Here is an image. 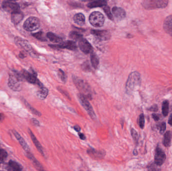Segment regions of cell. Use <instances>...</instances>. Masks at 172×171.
<instances>
[{"instance_id": "8fae6325", "label": "cell", "mask_w": 172, "mask_h": 171, "mask_svg": "<svg viewBox=\"0 0 172 171\" xmlns=\"http://www.w3.org/2000/svg\"><path fill=\"white\" fill-rule=\"evenodd\" d=\"M49 46L52 48H65L70 50L74 51L77 49V46L75 42L73 41L68 40L64 42H63L59 45H49Z\"/></svg>"}, {"instance_id": "d6986e66", "label": "cell", "mask_w": 172, "mask_h": 171, "mask_svg": "<svg viewBox=\"0 0 172 171\" xmlns=\"http://www.w3.org/2000/svg\"><path fill=\"white\" fill-rule=\"evenodd\" d=\"M23 17H24L23 14L22 12L20 11V10L15 12L11 14L12 21L13 23L16 25L19 24L20 22L22 20Z\"/></svg>"}, {"instance_id": "7bdbcfd3", "label": "cell", "mask_w": 172, "mask_h": 171, "mask_svg": "<svg viewBox=\"0 0 172 171\" xmlns=\"http://www.w3.org/2000/svg\"><path fill=\"white\" fill-rule=\"evenodd\" d=\"M79 136L80 137L81 140H84L86 138V137L83 133H80V132H79Z\"/></svg>"}, {"instance_id": "8d00e7d4", "label": "cell", "mask_w": 172, "mask_h": 171, "mask_svg": "<svg viewBox=\"0 0 172 171\" xmlns=\"http://www.w3.org/2000/svg\"><path fill=\"white\" fill-rule=\"evenodd\" d=\"M145 117L143 114H141L139 117V121H138V124L141 128H143L145 126Z\"/></svg>"}, {"instance_id": "f35d334b", "label": "cell", "mask_w": 172, "mask_h": 171, "mask_svg": "<svg viewBox=\"0 0 172 171\" xmlns=\"http://www.w3.org/2000/svg\"><path fill=\"white\" fill-rule=\"evenodd\" d=\"M166 125L165 122H163V123H161V125H160V127H159L160 133L162 134V133H163L164 132L165 130H166Z\"/></svg>"}, {"instance_id": "d4e9b609", "label": "cell", "mask_w": 172, "mask_h": 171, "mask_svg": "<svg viewBox=\"0 0 172 171\" xmlns=\"http://www.w3.org/2000/svg\"><path fill=\"white\" fill-rule=\"evenodd\" d=\"M47 36L50 41L53 43H62V38H60V37L58 36L57 35H55L54 33L52 32H48L47 34Z\"/></svg>"}, {"instance_id": "30bf717a", "label": "cell", "mask_w": 172, "mask_h": 171, "mask_svg": "<svg viewBox=\"0 0 172 171\" xmlns=\"http://www.w3.org/2000/svg\"><path fill=\"white\" fill-rule=\"evenodd\" d=\"M15 42L18 46L24 49V50L29 52L30 53H32V48L26 40L17 37L15 38Z\"/></svg>"}, {"instance_id": "bcb514c9", "label": "cell", "mask_w": 172, "mask_h": 171, "mask_svg": "<svg viewBox=\"0 0 172 171\" xmlns=\"http://www.w3.org/2000/svg\"><path fill=\"white\" fill-rule=\"evenodd\" d=\"M168 122L171 126H172V114L170 116Z\"/></svg>"}, {"instance_id": "d6a6232c", "label": "cell", "mask_w": 172, "mask_h": 171, "mask_svg": "<svg viewBox=\"0 0 172 171\" xmlns=\"http://www.w3.org/2000/svg\"><path fill=\"white\" fill-rule=\"evenodd\" d=\"M162 112L164 116H167L169 112V102L167 101H164L163 103Z\"/></svg>"}, {"instance_id": "5b68a950", "label": "cell", "mask_w": 172, "mask_h": 171, "mask_svg": "<svg viewBox=\"0 0 172 171\" xmlns=\"http://www.w3.org/2000/svg\"><path fill=\"white\" fill-rule=\"evenodd\" d=\"M78 97L80 104L85 109L86 111H87V112H88L90 117H91L92 120H95L97 118V117H96V115L94 111L93 110L92 106L91 105L89 101H88V98H86L85 96H83L80 93L78 95Z\"/></svg>"}, {"instance_id": "4fadbf2b", "label": "cell", "mask_w": 172, "mask_h": 171, "mask_svg": "<svg viewBox=\"0 0 172 171\" xmlns=\"http://www.w3.org/2000/svg\"><path fill=\"white\" fill-rule=\"evenodd\" d=\"M165 159H166V155L165 153L164 152L163 150L160 148H157L156 153H155V163L158 166H161L165 162Z\"/></svg>"}, {"instance_id": "b9f144b4", "label": "cell", "mask_w": 172, "mask_h": 171, "mask_svg": "<svg viewBox=\"0 0 172 171\" xmlns=\"http://www.w3.org/2000/svg\"><path fill=\"white\" fill-rule=\"evenodd\" d=\"M32 122L33 123V124H34V125H35V126H39V121H38V120H36L35 118H32Z\"/></svg>"}, {"instance_id": "7dc6e473", "label": "cell", "mask_w": 172, "mask_h": 171, "mask_svg": "<svg viewBox=\"0 0 172 171\" xmlns=\"http://www.w3.org/2000/svg\"><path fill=\"white\" fill-rule=\"evenodd\" d=\"M19 57H20V58H24L25 57V54H24V53H22V52H21V53L19 54Z\"/></svg>"}, {"instance_id": "9a60e30c", "label": "cell", "mask_w": 172, "mask_h": 171, "mask_svg": "<svg viewBox=\"0 0 172 171\" xmlns=\"http://www.w3.org/2000/svg\"><path fill=\"white\" fill-rule=\"evenodd\" d=\"M112 13L117 20H121L125 18L126 12L124 9L120 7H114L112 9Z\"/></svg>"}, {"instance_id": "cb8c5ba5", "label": "cell", "mask_w": 172, "mask_h": 171, "mask_svg": "<svg viewBox=\"0 0 172 171\" xmlns=\"http://www.w3.org/2000/svg\"><path fill=\"white\" fill-rule=\"evenodd\" d=\"M27 155L28 158L30 159L31 161L32 162V163L35 166V167L37 169V170H40V171H42L43 170L42 166L40 164V163L36 160V158H35L34 156H33L32 153H30V152L27 153Z\"/></svg>"}, {"instance_id": "5bb4252c", "label": "cell", "mask_w": 172, "mask_h": 171, "mask_svg": "<svg viewBox=\"0 0 172 171\" xmlns=\"http://www.w3.org/2000/svg\"><path fill=\"white\" fill-rule=\"evenodd\" d=\"M87 153L91 157L95 159H102L104 157L105 153L102 151H98L92 148H90L87 150Z\"/></svg>"}, {"instance_id": "52a82bcc", "label": "cell", "mask_w": 172, "mask_h": 171, "mask_svg": "<svg viewBox=\"0 0 172 171\" xmlns=\"http://www.w3.org/2000/svg\"><path fill=\"white\" fill-rule=\"evenodd\" d=\"M91 24L95 27H101L104 23L105 18L103 14L99 12H94L89 17Z\"/></svg>"}, {"instance_id": "ab89813d", "label": "cell", "mask_w": 172, "mask_h": 171, "mask_svg": "<svg viewBox=\"0 0 172 171\" xmlns=\"http://www.w3.org/2000/svg\"><path fill=\"white\" fill-rule=\"evenodd\" d=\"M149 110L152 111H157L158 110V107L157 105H153L149 109Z\"/></svg>"}, {"instance_id": "83f0119b", "label": "cell", "mask_w": 172, "mask_h": 171, "mask_svg": "<svg viewBox=\"0 0 172 171\" xmlns=\"http://www.w3.org/2000/svg\"><path fill=\"white\" fill-rule=\"evenodd\" d=\"M172 132L170 131L166 132L164 137L163 143L165 147H168L171 143V138H172Z\"/></svg>"}, {"instance_id": "6da1fadb", "label": "cell", "mask_w": 172, "mask_h": 171, "mask_svg": "<svg viewBox=\"0 0 172 171\" xmlns=\"http://www.w3.org/2000/svg\"><path fill=\"white\" fill-rule=\"evenodd\" d=\"M141 83V75L136 71L132 72L128 76L126 83V92L130 95L140 87Z\"/></svg>"}, {"instance_id": "1f68e13d", "label": "cell", "mask_w": 172, "mask_h": 171, "mask_svg": "<svg viewBox=\"0 0 172 171\" xmlns=\"http://www.w3.org/2000/svg\"><path fill=\"white\" fill-rule=\"evenodd\" d=\"M8 157L6 151L2 148H0V163H3L6 161Z\"/></svg>"}, {"instance_id": "ba28073f", "label": "cell", "mask_w": 172, "mask_h": 171, "mask_svg": "<svg viewBox=\"0 0 172 171\" xmlns=\"http://www.w3.org/2000/svg\"><path fill=\"white\" fill-rule=\"evenodd\" d=\"M3 9L9 13H14L15 12L20 11V7L17 3L14 1H6L2 4Z\"/></svg>"}, {"instance_id": "60d3db41", "label": "cell", "mask_w": 172, "mask_h": 171, "mask_svg": "<svg viewBox=\"0 0 172 171\" xmlns=\"http://www.w3.org/2000/svg\"><path fill=\"white\" fill-rule=\"evenodd\" d=\"M153 117L155 121H158L160 120V116L157 114H153Z\"/></svg>"}, {"instance_id": "ffe728a7", "label": "cell", "mask_w": 172, "mask_h": 171, "mask_svg": "<svg viewBox=\"0 0 172 171\" xmlns=\"http://www.w3.org/2000/svg\"><path fill=\"white\" fill-rule=\"evenodd\" d=\"M13 133H14V135H15V137H16L19 143H20V145H21L23 148H24V150L27 153L30 152V148H29V146L27 144L24 139L21 136H20L19 133L17 132L16 131H14L13 132Z\"/></svg>"}, {"instance_id": "ac0fdd59", "label": "cell", "mask_w": 172, "mask_h": 171, "mask_svg": "<svg viewBox=\"0 0 172 171\" xmlns=\"http://www.w3.org/2000/svg\"><path fill=\"white\" fill-rule=\"evenodd\" d=\"M29 134H30V137H31V138L32 141H33V142L34 143L35 147H36L38 151H39V153H40L42 156H45V155H44V151H43V150L42 147L40 142H39V141H38L36 137L34 136V134L32 132V131H31L30 129H29Z\"/></svg>"}, {"instance_id": "2e32d148", "label": "cell", "mask_w": 172, "mask_h": 171, "mask_svg": "<svg viewBox=\"0 0 172 171\" xmlns=\"http://www.w3.org/2000/svg\"><path fill=\"white\" fill-rule=\"evenodd\" d=\"M91 33L102 40H107L110 38L109 32L107 31L92 30Z\"/></svg>"}, {"instance_id": "74e56055", "label": "cell", "mask_w": 172, "mask_h": 171, "mask_svg": "<svg viewBox=\"0 0 172 171\" xmlns=\"http://www.w3.org/2000/svg\"><path fill=\"white\" fill-rule=\"evenodd\" d=\"M58 91H59V92L62 93V94H63L65 97H67L69 100H70V96H69V93H68L66 91H64V90L62 89V88H60V87H58Z\"/></svg>"}, {"instance_id": "3957f363", "label": "cell", "mask_w": 172, "mask_h": 171, "mask_svg": "<svg viewBox=\"0 0 172 171\" xmlns=\"http://www.w3.org/2000/svg\"><path fill=\"white\" fill-rule=\"evenodd\" d=\"M24 79L22 74L15 70L12 71L9 77L8 86L12 90L15 91H20L22 89L21 82Z\"/></svg>"}, {"instance_id": "7c38bea8", "label": "cell", "mask_w": 172, "mask_h": 171, "mask_svg": "<svg viewBox=\"0 0 172 171\" xmlns=\"http://www.w3.org/2000/svg\"><path fill=\"white\" fill-rule=\"evenodd\" d=\"M79 47L80 50L85 54H89L93 52V47L90 43L86 39L82 38L79 41Z\"/></svg>"}, {"instance_id": "7a4b0ae2", "label": "cell", "mask_w": 172, "mask_h": 171, "mask_svg": "<svg viewBox=\"0 0 172 171\" xmlns=\"http://www.w3.org/2000/svg\"><path fill=\"white\" fill-rule=\"evenodd\" d=\"M73 80L75 86L80 91V94L89 100L92 99V92L89 84L87 82L79 77L73 76Z\"/></svg>"}, {"instance_id": "836d02e7", "label": "cell", "mask_w": 172, "mask_h": 171, "mask_svg": "<svg viewBox=\"0 0 172 171\" xmlns=\"http://www.w3.org/2000/svg\"><path fill=\"white\" fill-rule=\"evenodd\" d=\"M103 8L104 11L105 12V14L107 15L108 18L111 20H113L114 19H113V15H112V13H111L110 9L109 7L107 6V5H106L105 6H103Z\"/></svg>"}, {"instance_id": "44dd1931", "label": "cell", "mask_w": 172, "mask_h": 171, "mask_svg": "<svg viewBox=\"0 0 172 171\" xmlns=\"http://www.w3.org/2000/svg\"><path fill=\"white\" fill-rule=\"evenodd\" d=\"M107 5V1L106 0H95L88 4V7L90 8L101 7Z\"/></svg>"}, {"instance_id": "ee69618b", "label": "cell", "mask_w": 172, "mask_h": 171, "mask_svg": "<svg viewBox=\"0 0 172 171\" xmlns=\"http://www.w3.org/2000/svg\"><path fill=\"white\" fill-rule=\"evenodd\" d=\"M74 130H75V131H77V132H80V127L79 126H75L74 127Z\"/></svg>"}, {"instance_id": "d590c367", "label": "cell", "mask_w": 172, "mask_h": 171, "mask_svg": "<svg viewBox=\"0 0 172 171\" xmlns=\"http://www.w3.org/2000/svg\"><path fill=\"white\" fill-rule=\"evenodd\" d=\"M131 136H132L133 139L135 141V142L136 143H137L138 140V135L137 132L135 129L131 128Z\"/></svg>"}, {"instance_id": "277c9868", "label": "cell", "mask_w": 172, "mask_h": 171, "mask_svg": "<svg viewBox=\"0 0 172 171\" xmlns=\"http://www.w3.org/2000/svg\"><path fill=\"white\" fill-rule=\"evenodd\" d=\"M168 0H143L142 5L147 10L161 9L167 6Z\"/></svg>"}, {"instance_id": "4dcf8cb0", "label": "cell", "mask_w": 172, "mask_h": 171, "mask_svg": "<svg viewBox=\"0 0 172 171\" xmlns=\"http://www.w3.org/2000/svg\"><path fill=\"white\" fill-rule=\"evenodd\" d=\"M32 35L41 41H46L47 40L46 37L44 36V33H43L42 32H39L37 33H34L32 34Z\"/></svg>"}, {"instance_id": "f6af8a7d", "label": "cell", "mask_w": 172, "mask_h": 171, "mask_svg": "<svg viewBox=\"0 0 172 171\" xmlns=\"http://www.w3.org/2000/svg\"><path fill=\"white\" fill-rule=\"evenodd\" d=\"M4 115L3 113H0V122H2L4 120Z\"/></svg>"}, {"instance_id": "e0dca14e", "label": "cell", "mask_w": 172, "mask_h": 171, "mask_svg": "<svg viewBox=\"0 0 172 171\" xmlns=\"http://www.w3.org/2000/svg\"><path fill=\"white\" fill-rule=\"evenodd\" d=\"M163 27L166 33L172 36V15L166 18L164 22Z\"/></svg>"}, {"instance_id": "484cf974", "label": "cell", "mask_w": 172, "mask_h": 171, "mask_svg": "<svg viewBox=\"0 0 172 171\" xmlns=\"http://www.w3.org/2000/svg\"><path fill=\"white\" fill-rule=\"evenodd\" d=\"M91 62L92 64V66L95 69H97L98 65L99 64V59L97 54L95 53H91Z\"/></svg>"}, {"instance_id": "f546056e", "label": "cell", "mask_w": 172, "mask_h": 171, "mask_svg": "<svg viewBox=\"0 0 172 171\" xmlns=\"http://www.w3.org/2000/svg\"><path fill=\"white\" fill-rule=\"evenodd\" d=\"M23 101H24V103H25V106H26L28 108V109H29L33 114L36 115V116H39V117L41 116L42 113H40L38 111H37V110H36V109H35L34 107H33L32 106H30L29 103L27 102L26 101H25V100H24Z\"/></svg>"}, {"instance_id": "7402d4cb", "label": "cell", "mask_w": 172, "mask_h": 171, "mask_svg": "<svg viewBox=\"0 0 172 171\" xmlns=\"http://www.w3.org/2000/svg\"><path fill=\"white\" fill-rule=\"evenodd\" d=\"M39 87V90L37 92V96L41 100H44L48 95V90L43 86Z\"/></svg>"}, {"instance_id": "8992f818", "label": "cell", "mask_w": 172, "mask_h": 171, "mask_svg": "<svg viewBox=\"0 0 172 171\" xmlns=\"http://www.w3.org/2000/svg\"><path fill=\"white\" fill-rule=\"evenodd\" d=\"M40 27V21L36 17H31L25 21L23 28L27 31L32 32L36 30Z\"/></svg>"}, {"instance_id": "e575fe53", "label": "cell", "mask_w": 172, "mask_h": 171, "mask_svg": "<svg viewBox=\"0 0 172 171\" xmlns=\"http://www.w3.org/2000/svg\"><path fill=\"white\" fill-rule=\"evenodd\" d=\"M58 76L60 79L62 80V81L65 83L67 81V76L65 75V73L64 71L62 70V69H59L58 70Z\"/></svg>"}, {"instance_id": "9c48e42d", "label": "cell", "mask_w": 172, "mask_h": 171, "mask_svg": "<svg viewBox=\"0 0 172 171\" xmlns=\"http://www.w3.org/2000/svg\"><path fill=\"white\" fill-rule=\"evenodd\" d=\"M22 74L24 79H26L29 83L38 84L40 82V81L37 78L36 73L32 69L31 72L24 70L22 71Z\"/></svg>"}, {"instance_id": "603a6c76", "label": "cell", "mask_w": 172, "mask_h": 171, "mask_svg": "<svg viewBox=\"0 0 172 171\" xmlns=\"http://www.w3.org/2000/svg\"><path fill=\"white\" fill-rule=\"evenodd\" d=\"M73 19L75 23L79 25L83 26L85 23V17L82 13L75 14Z\"/></svg>"}, {"instance_id": "4316f807", "label": "cell", "mask_w": 172, "mask_h": 171, "mask_svg": "<svg viewBox=\"0 0 172 171\" xmlns=\"http://www.w3.org/2000/svg\"><path fill=\"white\" fill-rule=\"evenodd\" d=\"M9 167L11 170L15 171H20L22 170L23 168L21 165L16 162L15 161L10 160L9 162Z\"/></svg>"}, {"instance_id": "f1b7e54d", "label": "cell", "mask_w": 172, "mask_h": 171, "mask_svg": "<svg viewBox=\"0 0 172 171\" xmlns=\"http://www.w3.org/2000/svg\"><path fill=\"white\" fill-rule=\"evenodd\" d=\"M69 36L71 39H73L74 40L79 41L80 40L83 38V35L82 34L75 31L70 32Z\"/></svg>"}]
</instances>
